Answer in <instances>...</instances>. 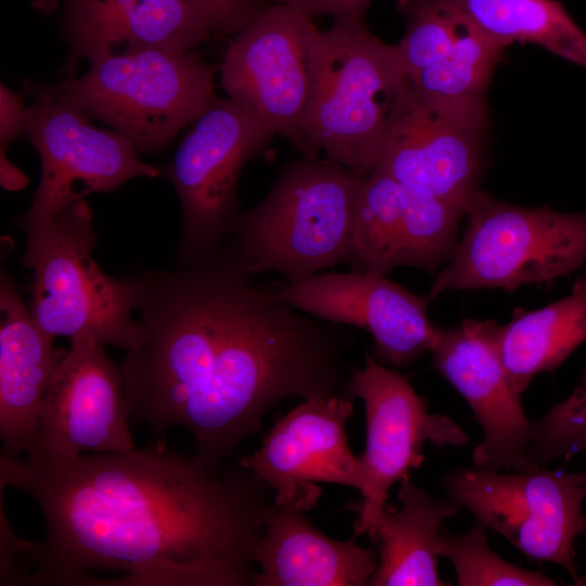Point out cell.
Returning <instances> with one entry per match:
<instances>
[{"label": "cell", "instance_id": "cell-30", "mask_svg": "<svg viewBox=\"0 0 586 586\" xmlns=\"http://www.w3.org/2000/svg\"><path fill=\"white\" fill-rule=\"evenodd\" d=\"M208 24L213 37H232L270 0H180Z\"/></svg>", "mask_w": 586, "mask_h": 586}, {"label": "cell", "instance_id": "cell-12", "mask_svg": "<svg viewBox=\"0 0 586 586\" xmlns=\"http://www.w3.org/2000/svg\"><path fill=\"white\" fill-rule=\"evenodd\" d=\"M347 396L362 400L366 412V447L360 460V499L354 536L370 534L387 505L391 487L423 462V447H460L470 443L453 419L430 413L424 397L395 369L366 354L362 367L351 366Z\"/></svg>", "mask_w": 586, "mask_h": 586}, {"label": "cell", "instance_id": "cell-24", "mask_svg": "<svg viewBox=\"0 0 586 586\" xmlns=\"http://www.w3.org/2000/svg\"><path fill=\"white\" fill-rule=\"evenodd\" d=\"M469 21L494 40L538 44L586 67V34L557 0H455Z\"/></svg>", "mask_w": 586, "mask_h": 586}, {"label": "cell", "instance_id": "cell-29", "mask_svg": "<svg viewBox=\"0 0 586 586\" xmlns=\"http://www.w3.org/2000/svg\"><path fill=\"white\" fill-rule=\"evenodd\" d=\"M27 138L26 106L21 97L0 85V183L7 191L23 190L27 176L7 156L9 145L18 138Z\"/></svg>", "mask_w": 586, "mask_h": 586}, {"label": "cell", "instance_id": "cell-15", "mask_svg": "<svg viewBox=\"0 0 586 586\" xmlns=\"http://www.w3.org/2000/svg\"><path fill=\"white\" fill-rule=\"evenodd\" d=\"M270 292L288 305L322 321L359 328L373 339V357L393 368H406L441 337L428 316L432 300L386 277L319 272L297 284L273 282Z\"/></svg>", "mask_w": 586, "mask_h": 586}, {"label": "cell", "instance_id": "cell-21", "mask_svg": "<svg viewBox=\"0 0 586 586\" xmlns=\"http://www.w3.org/2000/svg\"><path fill=\"white\" fill-rule=\"evenodd\" d=\"M304 510L270 509L255 552L254 586H366L378 565L372 548L336 540L316 528Z\"/></svg>", "mask_w": 586, "mask_h": 586}, {"label": "cell", "instance_id": "cell-13", "mask_svg": "<svg viewBox=\"0 0 586 586\" xmlns=\"http://www.w3.org/2000/svg\"><path fill=\"white\" fill-rule=\"evenodd\" d=\"M486 127V104L437 102L408 80L392 106L375 170L466 211L481 190Z\"/></svg>", "mask_w": 586, "mask_h": 586}, {"label": "cell", "instance_id": "cell-11", "mask_svg": "<svg viewBox=\"0 0 586 586\" xmlns=\"http://www.w3.org/2000/svg\"><path fill=\"white\" fill-rule=\"evenodd\" d=\"M448 498L525 556L563 566L578 581L574 540L586 535V484L576 472L459 468L443 477Z\"/></svg>", "mask_w": 586, "mask_h": 586}, {"label": "cell", "instance_id": "cell-8", "mask_svg": "<svg viewBox=\"0 0 586 586\" xmlns=\"http://www.w3.org/2000/svg\"><path fill=\"white\" fill-rule=\"evenodd\" d=\"M92 209L84 199L51 222L33 266L29 311L49 336H88L128 351L137 341L132 279L107 276L92 257Z\"/></svg>", "mask_w": 586, "mask_h": 586}, {"label": "cell", "instance_id": "cell-9", "mask_svg": "<svg viewBox=\"0 0 586 586\" xmlns=\"http://www.w3.org/2000/svg\"><path fill=\"white\" fill-rule=\"evenodd\" d=\"M193 123L164 167L182 212L178 265L221 250L240 213L242 170L275 136L238 103L218 95Z\"/></svg>", "mask_w": 586, "mask_h": 586}, {"label": "cell", "instance_id": "cell-26", "mask_svg": "<svg viewBox=\"0 0 586 586\" xmlns=\"http://www.w3.org/2000/svg\"><path fill=\"white\" fill-rule=\"evenodd\" d=\"M396 9L405 22L396 47L409 79L449 52L466 15L455 0H397Z\"/></svg>", "mask_w": 586, "mask_h": 586}, {"label": "cell", "instance_id": "cell-4", "mask_svg": "<svg viewBox=\"0 0 586 586\" xmlns=\"http://www.w3.org/2000/svg\"><path fill=\"white\" fill-rule=\"evenodd\" d=\"M407 81L396 44L365 23L319 29L304 123L308 143L366 178L378 167L392 106Z\"/></svg>", "mask_w": 586, "mask_h": 586}, {"label": "cell", "instance_id": "cell-19", "mask_svg": "<svg viewBox=\"0 0 586 586\" xmlns=\"http://www.w3.org/2000/svg\"><path fill=\"white\" fill-rule=\"evenodd\" d=\"M61 24L74 76L81 60L143 49L194 50L213 37L206 21L180 0H62Z\"/></svg>", "mask_w": 586, "mask_h": 586}, {"label": "cell", "instance_id": "cell-28", "mask_svg": "<svg viewBox=\"0 0 586 586\" xmlns=\"http://www.w3.org/2000/svg\"><path fill=\"white\" fill-rule=\"evenodd\" d=\"M533 460L546 467L557 458L586 450V370L579 384L564 400L532 421Z\"/></svg>", "mask_w": 586, "mask_h": 586}, {"label": "cell", "instance_id": "cell-16", "mask_svg": "<svg viewBox=\"0 0 586 586\" xmlns=\"http://www.w3.org/2000/svg\"><path fill=\"white\" fill-rule=\"evenodd\" d=\"M69 341L41 405L37 450L28 458H73L85 451L116 454L135 448L120 366L94 339Z\"/></svg>", "mask_w": 586, "mask_h": 586}, {"label": "cell", "instance_id": "cell-5", "mask_svg": "<svg viewBox=\"0 0 586 586\" xmlns=\"http://www.w3.org/2000/svg\"><path fill=\"white\" fill-rule=\"evenodd\" d=\"M52 85L58 98L127 137L139 153L164 150L216 95L218 67L194 50L143 49L88 62Z\"/></svg>", "mask_w": 586, "mask_h": 586}, {"label": "cell", "instance_id": "cell-14", "mask_svg": "<svg viewBox=\"0 0 586 586\" xmlns=\"http://www.w3.org/2000/svg\"><path fill=\"white\" fill-rule=\"evenodd\" d=\"M464 214L374 170L360 182L343 263L349 271L383 277L398 267L437 273L456 252Z\"/></svg>", "mask_w": 586, "mask_h": 586}, {"label": "cell", "instance_id": "cell-31", "mask_svg": "<svg viewBox=\"0 0 586 586\" xmlns=\"http://www.w3.org/2000/svg\"><path fill=\"white\" fill-rule=\"evenodd\" d=\"M373 0H270L294 9L310 18L328 16L336 24L365 23Z\"/></svg>", "mask_w": 586, "mask_h": 586}, {"label": "cell", "instance_id": "cell-22", "mask_svg": "<svg viewBox=\"0 0 586 586\" xmlns=\"http://www.w3.org/2000/svg\"><path fill=\"white\" fill-rule=\"evenodd\" d=\"M400 507H384L369 534L379 545L370 586H444L437 570L442 523L460 506L435 500L408 479L398 489Z\"/></svg>", "mask_w": 586, "mask_h": 586}, {"label": "cell", "instance_id": "cell-3", "mask_svg": "<svg viewBox=\"0 0 586 586\" xmlns=\"http://www.w3.org/2000/svg\"><path fill=\"white\" fill-rule=\"evenodd\" d=\"M361 180L326 158L290 161L238 214L221 250L250 275L276 272L291 285L343 263Z\"/></svg>", "mask_w": 586, "mask_h": 586}, {"label": "cell", "instance_id": "cell-32", "mask_svg": "<svg viewBox=\"0 0 586 586\" xmlns=\"http://www.w3.org/2000/svg\"><path fill=\"white\" fill-rule=\"evenodd\" d=\"M62 0H31V7L43 15H51L61 7Z\"/></svg>", "mask_w": 586, "mask_h": 586}, {"label": "cell", "instance_id": "cell-27", "mask_svg": "<svg viewBox=\"0 0 586 586\" xmlns=\"http://www.w3.org/2000/svg\"><path fill=\"white\" fill-rule=\"evenodd\" d=\"M486 527L477 522L468 533L441 532L438 553L455 568L460 586H551L557 582L542 573L507 562L488 545Z\"/></svg>", "mask_w": 586, "mask_h": 586}, {"label": "cell", "instance_id": "cell-1", "mask_svg": "<svg viewBox=\"0 0 586 586\" xmlns=\"http://www.w3.org/2000/svg\"><path fill=\"white\" fill-rule=\"evenodd\" d=\"M41 510L39 544L10 537L1 586H247L272 489L238 464L162 447L73 458L0 455V487Z\"/></svg>", "mask_w": 586, "mask_h": 586}, {"label": "cell", "instance_id": "cell-33", "mask_svg": "<svg viewBox=\"0 0 586 586\" xmlns=\"http://www.w3.org/2000/svg\"><path fill=\"white\" fill-rule=\"evenodd\" d=\"M576 476L582 483L586 484V472H576Z\"/></svg>", "mask_w": 586, "mask_h": 586}, {"label": "cell", "instance_id": "cell-2", "mask_svg": "<svg viewBox=\"0 0 586 586\" xmlns=\"http://www.w3.org/2000/svg\"><path fill=\"white\" fill-rule=\"evenodd\" d=\"M138 337L120 365L130 419L186 429L224 463L289 397L347 396L354 334L276 297L222 250L130 277Z\"/></svg>", "mask_w": 586, "mask_h": 586}, {"label": "cell", "instance_id": "cell-23", "mask_svg": "<svg viewBox=\"0 0 586 586\" xmlns=\"http://www.w3.org/2000/svg\"><path fill=\"white\" fill-rule=\"evenodd\" d=\"M492 336L513 387L522 394L535 375L555 370L586 340V277L559 301L518 313L502 326L493 321Z\"/></svg>", "mask_w": 586, "mask_h": 586}, {"label": "cell", "instance_id": "cell-10", "mask_svg": "<svg viewBox=\"0 0 586 586\" xmlns=\"http://www.w3.org/2000/svg\"><path fill=\"white\" fill-rule=\"evenodd\" d=\"M318 33L313 18L271 2L231 37L217 73L227 98L306 158L318 157L304 130Z\"/></svg>", "mask_w": 586, "mask_h": 586}, {"label": "cell", "instance_id": "cell-7", "mask_svg": "<svg viewBox=\"0 0 586 586\" xmlns=\"http://www.w3.org/2000/svg\"><path fill=\"white\" fill-rule=\"evenodd\" d=\"M29 90L26 132L40 157L41 176L29 208L16 218L25 235L21 264L26 268H33L51 222L66 206L136 178L164 176V167L139 158L127 137L97 128L86 113L58 98L52 85L34 82Z\"/></svg>", "mask_w": 586, "mask_h": 586}, {"label": "cell", "instance_id": "cell-6", "mask_svg": "<svg viewBox=\"0 0 586 586\" xmlns=\"http://www.w3.org/2000/svg\"><path fill=\"white\" fill-rule=\"evenodd\" d=\"M464 217L456 252L431 284L432 301L448 291L548 284L586 260V212L519 206L480 190Z\"/></svg>", "mask_w": 586, "mask_h": 586}, {"label": "cell", "instance_id": "cell-25", "mask_svg": "<svg viewBox=\"0 0 586 586\" xmlns=\"http://www.w3.org/2000/svg\"><path fill=\"white\" fill-rule=\"evenodd\" d=\"M507 46L466 22L449 52L411 78L410 85L424 97L447 104H486V91Z\"/></svg>", "mask_w": 586, "mask_h": 586}, {"label": "cell", "instance_id": "cell-18", "mask_svg": "<svg viewBox=\"0 0 586 586\" xmlns=\"http://www.w3.org/2000/svg\"><path fill=\"white\" fill-rule=\"evenodd\" d=\"M493 320L464 319L442 329L431 352L435 370L466 399L483 429L475 467L497 471L539 468L532 458L533 424L524 413L492 336Z\"/></svg>", "mask_w": 586, "mask_h": 586}, {"label": "cell", "instance_id": "cell-20", "mask_svg": "<svg viewBox=\"0 0 586 586\" xmlns=\"http://www.w3.org/2000/svg\"><path fill=\"white\" fill-rule=\"evenodd\" d=\"M0 437L2 453L28 457L38 446L46 392L66 351L35 322L12 278L0 277Z\"/></svg>", "mask_w": 586, "mask_h": 586}, {"label": "cell", "instance_id": "cell-17", "mask_svg": "<svg viewBox=\"0 0 586 586\" xmlns=\"http://www.w3.org/2000/svg\"><path fill=\"white\" fill-rule=\"evenodd\" d=\"M347 396L314 397L279 419L262 445L239 463L273 492L277 505L304 511L318 502L317 483L361 484L359 457L349 448L346 423L354 411Z\"/></svg>", "mask_w": 586, "mask_h": 586}]
</instances>
